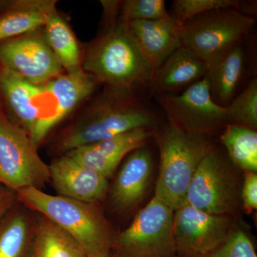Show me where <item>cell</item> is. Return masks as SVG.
<instances>
[{
	"mask_svg": "<svg viewBox=\"0 0 257 257\" xmlns=\"http://www.w3.org/2000/svg\"><path fill=\"white\" fill-rule=\"evenodd\" d=\"M156 123V114L135 93L105 87L51 148L61 156L132 130L151 128Z\"/></svg>",
	"mask_w": 257,
	"mask_h": 257,
	"instance_id": "1",
	"label": "cell"
},
{
	"mask_svg": "<svg viewBox=\"0 0 257 257\" xmlns=\"http://www.w3.org/2000/svg\"><path fill=\"white\" fill-rule=\"evenodd\" d=\"M82 68L106 87L134 93L148 89L153 74L127 27L119 23L88 45Z\"/></svg>",
	"mask_w": 257,
	"mask_h": 257,
	"instance_id": "2",
	"label": "cell"
},
{
	"mask_svg": "<svg viewBox=\"0 0 257 257\" xmlns=\"http://www.w3.org/2000/svg\"><path fill=\"white\" fill-rule=\"evenodd\" d=\"M17 194L23 206L53 221L72 236L88 257L110 256L114 235L94 203L52 195L36 188L23 189Z\"/></svg>",
	"mask_w": 257,
	"mask_h": 257,
	"instance_id": "3",
	"label": "cell"
},
{
	"mask_svg": "<svg viewBox=\"0 0 257 257\" xmlns=\"http://www.w3.org/2000/svg\"><path fill=\"white\" fill-rule=\"evenodd\" d=\"M157 140L160 167L155 197L175 211L185 204L193 177L214 147L206 135L184 131L170 123L161 130Z\"/></svg>",
	"mask_w": 257,
	"mask_h": 257,
	"instance_id": "4",
	"label": "cell"
},
{
	"mask_svg": "<svg viewBox=\"0 0 257 257\" xmlns=\"http://www.w3.org/2000/svg\"><path fill=\"white\" fill-rule=\"evenodd\" d=\"M256 20L234 8L198 15L179 28L181 46L205 62L208 68L249 33Z\"/></svg>",
	"mask_w": 257,
	"mask_h": 257,
	"instance_id": "5",
	"label": "cell"
},
{
	"mask_svg": "<svg viewBox=\"0 0 257 257\" xmlns=\"http://www.w3.org/2000/svg\"><path fill=\"white\" fill-rule=\"evenodd\" d=\"M175 211L154 196L127 228L114 236L112 257H179L173 234Z\"/></svg>",
	"mask_w": 257,
	"mask_h": 257,
	"instance_id": "6",
	"label": "cell"
},
{
	"mask_svg": "<svg viewBox=\"0 0 257 257\" xmlns=\"http://www.w3.org/2000/svg\"><path fill=\"white\" fill-rule=\"evenodd\" d=\"M28 133L0 110V184L15 192L41 189L50 180V167Z\"/></svg>",
	"mask_w": 257,
	"mask_h": 257,
	"instance_id": "7",
	"label": "cell"
},
{
	"mask_svg": "<svg viewBox=\"0 0 257 257\" xmlns=\"http://www.w3.org/2000/svg\"><path fill=\"white\" fill-rule=\"evenodd\" d=\"M155 97L169 123L184 131L207 135L226 123V107L213 100L207 76L181 94Z\"/></svg>",
	"mask_w": 257,
	"mask_h": 257,
	"instance_id": "8",
	"label": "cell"
},
{
	"mask_svg": "<svg viewBox=\"0 0 257 257\" xmlns=\"http://www.w3.org/2000/svg\"><path fill=\"white\" fill-rule=\"evenodd\" d=\"M0 66L38 85L64 72L47 43L43 28L1 42Z\"/></svg>",
	"mask_w": 257,
	"mask_h": 257,
	"instance_id": "9",
	"label": "cell"
},
{
	"mask_svg": "<svg viewBox=\"0 0 257 257\" xmlns=\"http://www.w3.org/2000/svg\"><path fill=\"white\" fill-rule=\"evenodd\" d=\"M236 200L231 172L220 154L213 147L193 177L185 203L209 214L226 216L234 211Z\"/></svg>",
	"mask_w": 257,
	"mask_h": 257,
	"instance_id": "10",
	"label": "cell"
},
{
	"mask_svg": "<svg viewBox=\"0 0 257 257\" xmlns=\"http://www.w3.org/2000/svg\"><path fill=\"white\" fill-rule=\"evenodd\" d=\"M231 233L226 216L204 212L185 203L174 213L173 234L179 257H202L214 251Z\"/></svg>",
	"mask_w": 257,
	"mask_h": 257,
	"instance_id": "11",
	"label": "cell"
},
{
	"mask_svg": "<svg viewBox=\"0 0 257 257\" xmlns=\"http://www.w3.org/2000/svg\"><path fill=\"white\" fill-rule=\"evenodd\" d=\"M97 81L82 69L64 73L44 84L52 107L46 116L39 120L31 138L37 146L54 128L60 124L82 101L92 95Z\"/></svg>",
	"mask_w": 257,
	"mask_h": 257,
	"instance_id": "12",
	"label": "cell"
},
{
	"mask_svg": "<svg viewBox=\"0 0 257 257\" xmlns=\"http://www.w3.org/2000/svg\"><path fill=\"white\" fill-rule=\"evenodd\" d=\"M0 98L7 116L30 137L50 104L44 84H32L1 66Z\"/></svg>",
	"mask_w": 257,
	"mask_h": 257,
	"instance_id": "13",
	"label": "cell"
},
{
	"mask_svg": "<svg viewBox=\"0 0 257 257\" xmlns=\"http://www.w3.org/2000/svg\"><path fill=\"white\" fill-rule=\"evenodd\" d=\"M49 167L50 182L57 195L96 204L109 191L108 179L68 155L55 159Z\"/></svg>",
	"mask_w": 257,
	"mask_h": 257,
	"instance_id": "14",
	"label": "cell"
},
{
	"mask_svg": "<svg viewBox=\"0 0 257 257\" xmlns=\"http://www.w3.org/2000/svg\"><path fill=\"white\" fill-rule=\"evenodd\" d=\"M152 136L150 128H137L86 146L66 155L109 179L124 157L144 146Z\"/></svg>",
	"mask_w": 257,
	"mask_h": 257,
	"instance_id": "15",
	"label": "cell"
},
{
	"mask_svg": "<svg viewBox=\"0 0 257 257\" xmlns=\"http://www.w3.org/2000/svg\"><path fill=\"white\" fill-rule=\"evenodd\" d=\"M152 169V154L145 145L128 154L108 191L113 211L126 212L138 205L146 192Z\"/></svg>",
	"mask_w": 257,
	"mask_h": 257,
	"instance_id": "16",
	"label": "cell"
},
{
	"mask_svg": "<svg viewBox=\"0 0 257 257\" xmlns=\"http://www.w3.org/2000/svg\"><path fill=\"white\" fill-rule=\"evenodd\" d=\"M205 62L181 47L153 72L149 91L151 96L177 94L207 76Z\"/></svg>",
	"mask_w": 257,
	"mask_h": 257,
	"instance_id": "17",
	"label": "cell"
},
{
	"mask_svg": "<svg viewBox=\"0 0 257 257\" xmlns=\"http://www.w3.org/2000/svg\"><path fill=\"white\" fill-rule=\"evenodd\" d=\"M125 25L153 72L182 47L179 35L180 27L172 17L170 20L133 21Z\"/></svg>",
	"mask_w": 257,
	"mask_h": 257,
	"instance_id": "18",
	"label": "cell"
},
{
	"mask_svg": "<svg viewBox=\"0 0 257 257\" xmlns=\"http://www.w3.org/2000/svg\"><path fill=\"white\" fill-rule=\"evenodd\" d=\"M245 62L246 55L241 41L208 68L211 98L219 106L226 107L236 96L244 73Z\"/></svg>",
	"mask_w": 257,
	"mask_h": 257,
	"instance_id": "19",
	"label": "cell"
},
{
	"mask_svg": "<svg viewBox=\"0 0 257 257\" xmlns=\"http://www.w3.org/2000/svg\"><path fill=\"white\" fill-rule=\"evenodd\" d=\"M55 0H14L13 7L0 15V43L43 28L56 13Z\"/></svg>",
	"mask_w": 257,
	"mask_h": 257,
	"instance_id": "20",
	"label": "cell"
},
{
	"mask_svg": "<svg viewBox=\"0 0 257 257\" xmlns=\"http://www.w3.org/2000/svg\"><path fill=\"white\" fill-rule=\"evenodd\" d=\"M29 210L25 206L14 207L2 221L0 257H34L37 217Z\"/></svg>",
	"mask_w": 257,
	"mask_h": 257,
	"instance_id": "21",
	"label": "cell"
},
{
	"mask_svg": "<svg viewBox=\"0 0 257 257\" xmlns=\"http://www.w3.org/2000/svg\"><path fill=\"white\" fill-rule=\"evenodd\" d=\"M43 30L47 43L65 73L82 69V54L77 38L68 23L57 12L48 17Z\"/></svg>",
	"mask_w": 257,
	"mask_h": 257,
	"instance_id": "22",
	"label": "cell"
},
{
	"mask_svg": "<svg viewBox=\"0 0 257 257\" xmlns=\"http://www.w3.org/2000/svg\"><path fill=\"white\" fill-rule=\"evenodd\" d=\"M34 257H88L82 246L60 226L37 216Z\"/></svg>",
	"mask_w": 257,
	"mask_h": 257,
	"instance_id": "23",
	"label": "cell"
},
{
	"mask_svg": "<svg viewBox=\"0 0 257 257\" xmlns=\"http://www.w3.org/2000/svg\"><path fill=\"white\" fill-rule=\"evenodd\" d=\"M221 141L234 165L245 172L256 173V130L228 124L221 135Z\"/></svg>",
	"mask_w": 257,
	"mask_h": 257,
	"instance_id": "24",
	"label": "cell"
},
{
	"mask_svg": "<svg viewBox=\"0 0 257 257\" xmlns=\"http://www.w3.org/2000/svg\"><path fill=\"white\" fill-rule=\"evenodd\" d=\"M226 122L256 130L257 79L253 77L239 95L226 106Z\"/></svg>",
	"mask_w": 257,
	"mask_h": 257,
	"instance_id": "25",
	"label": "cell"
},
{
	"mask_svg": "<svg viewBox=\"0 0 257 257\" xmlns=\"http://www.w3.org/2000/svg\"><path fill=\"white\" fill-rule=\"evenodd\" d=\"M171 19L164 0H126L122 1L118 23L166 20Z\"/></svg>",
	"mask_w": 257,
	"mask_h": 257,
	"instance_id": "26",
	"label": "cell"
},
{
	"mask_svg": "<svg viewBox=\"0 0 257 257\" xmlns=\"http://www.w3.org/2000/svg\"><path fill=\"white\" fill-rule=\"evenodd\" d=\"M237 0H175L172 3V18L179 27L198 15L221 8L239 10Z\"/></svg>",
	"mask_w": 257,
	"mask_h": 257,
	"instance_id": "27",
	"label": "cell"
},
{
	"mask_svg": "<svg viewBox=\"0 0 257 257\" xmlns=\"http://www.w3.org/2000/svg\"><path fill=\"white\" fill-rule=\"evenodd\" d=\"M202 257H257L252 241L246 233L237 230L230 233L219 247Z\"/></svg>",
	"mask_w": 257,
	"mask_h": 257,
	"instance_id": "28",
	"label": "cell"
},
{
	"mask_svg": "<svg viewBox=\"0 0 257 257\" xmlns=\"http://www.w3.org/2000/svg\"><path fill=\"white\" fill-rule=\"evenodd\" d=\"M241 199L244 209L248 212L257 209V175L255 172H245Z\"/></svg>",
	"mask_w": 257,
	"mask_h": 257,
	"instance_id": "29",
	"label": "cell"
},
{
	"mask_svg": "<svg viewBox=\"0 0 257 257\" xmlns=\"http://www.w3.org/2000/svg\"><path fill=\"white\" fill-rule=\"evenodd\" d=\"M103 8L104 29L109 28L118 23L122 1H100Z\"/></svg>",
	"mask_w": 257,
	"mask_h": 257,
	"instance_id": "30",
	"label": "cell"
},
{
	"mask_svg": "<svg viewBox=\"0 0 257 257\" xmlns=\"http://www.w3.org/2000/svg\"><path fill=\"white\" fill-rule=\"evenodd\" d=\"M18 202L17 192L0 184V224Z\"/></svg>",
	"mask_w": 257,
	"mask_h": 257,
	"instance_id": "31",
	"label": "cell"
},
{
	"mask_svg": "<svg viewBox=\"0 0 257 257\" xmlns=\"http://www.w3.org/2000/svg\"><path fill=\"white\" fill-rule=\"evenodd\" d=\"M14 0H0V15L13 7Z\"/></svg>",
	"mask_w": 257,
	"mask_h": 257,
	"instance_id": "32",
	"label": "cell"
},
{
	"mask_svg": "<svg viewBox=\"0 0 257 257\" xmlns=\"http://www.w3.org/2000/svg\"><path fill=\"white\" fill-rule=\"evenodd\" d=\"M0 110H3V103L1 100V98H0Z\"/></svg>",
	"mask_w": 257,
	"mask_h": 257,
	"instance_id": "33",
	"label": "cell"
},
{
	"mask_svg": "<svg viewBox=\"0 0 257 257\" xmlns=\"http://www.w3.org/2000/svg\"><path fill=\"white\" fill-rule=\"evenodd\" d=\"M107 257H112V256H111V255H110V256H107Z\"/></svg>",
	"mask_w": 257,
	"mask_h": 257,
	"instance_id": "34",
	"label": "cell"
}]
</instances>
